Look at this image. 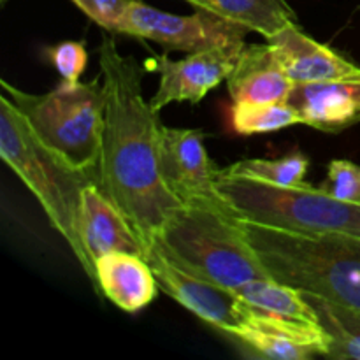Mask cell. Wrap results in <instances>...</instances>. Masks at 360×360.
<instances>
[{
    "label": "cell",
    "instance_id": "ba28073f",
    "mask_svg": "<svg viewBox=\"0 0 360 360\" xmlns=\"http://www.w3.org/2000/svg\"><path fill=\"white\" fill-rule=\"evenodd\" d=\"M204 139L206 134L199 129L162 127L160 167L164 181L181 204H207L232 211L218 192L220 169L207 157Z\"/></svg>",
    "mask_w": 360,
    "mask_h": 360
},
{
    "label": "cell",
    "instance_id": "603a6c76",
    "mask_svg": "<svg viewBox=\"0 0 360 360\" xmlns=\"http://www.w3.org/2000/svg\"><path fill=\"white\" fill-rule=\"evenodd\" d=\"M320 188L340 200L360 202V165L350 160H333Z\"/></svg>",
    "mask_w": 360,
    "mask_h": 360
},
{
    "label": "cell",
    "instance_id": "7c38bea8",
    "mask_svg": "<svg viewBox=\"0 0 360 360\" xmlns=\"http://www.w3.org/2000/svg\"><path fill=\"white\" fill-rule=\"evenodd\" d=\"M276 53L285 72L295 83L319 81H360V65L326 44H320L299 25L283 28L266 39Z\"/></svg>",
    "mask_w": 360,
    "mask_h": 360
},
{
    "label": "cell",
    "instance_id": "ffe728a7",
    "mask_svg": "<svg viewBox=\"0 0 360 360\" xmlns=\"http://www.w3.org/2000/svg\"><path fill=\"white\" fill-rule=\"evenodd\" d=\"M309 160L301 151H292L281 158H245L220 169L224 176L262 179L276 185H304Z\"/></svg>",
    "mask_w": 360,
    "mask_h": 360
},
{
    "label": "cell",
    "instance_id": "ac0fdd59",
    "mask_svg": "<svg viewBox=\"0 0 360 360\" xmlns=\"http://www.w3.org/2000/svg\"><path fill=\"white\" fill-rule=\"evenodd\" d=\"M304 294V292H302ZM330 336V359L360 360V309L304 294Z\"/></svg>",
    "mask_w": 360,
    "mask_h": 360
},
{
    "label": "cell",
    "instance_id": "9a60e30c",
    "mask_svg": "<svg viewBox=\"0 0 360 360\" xmlns=\"http://www.w3.org/2000/svg\"><path fill=\"white\" fill-rule=\"evenodd\" d=\"M292 86L294 81L285 72L269 42H245L234 70L227 77L232 102H287Z\"/></svg>",
    "mask_w": 360,
    "mask_h": 360
},
{
    "label": "cell",
    "instance_id": "5bb4252c",
    "mask_svg": "<svg viewBox=\"0 0 360 360\" xmlns=\"http://www.w3.org/2000/svg\"><path fill=\"white\" fill-rule=\"evenodd\" d=\"M95 290L127 313H137L157 297V278L146 257L115 252L95 260Z\"/></svg>",
    "mask_w": 360,
    "mask_h": 360
},
{
    "label": "cell",
    "instance_id": "484cf974",
    "mask_svg": "<svg viewBox=\"0 0 360 360\" xmlns=\"http://www.w3.org/2000/svg\"><path fill=\"white\" fill-rule=\"evenodd\" d=\"M186 2H190V0H186Z\"/></svg>",
    "mask_w": 360,
    "mask_h": 360
},
{
    "label": "cell",
    "instance_id": "7a4b0ae2",
    "mask_svg": "<svg viewBox=\"0 0 360 360\" xmlns=\"http://www.w3.org/2000/svg\"><path fill=\"white\" fill-rule=\"evenodd\" d=\"M241 224L273 280L360 309V236L292 232L248 220Z\"/></svg>",
    "mask_w": 360,
    "mask_h": 360
},
{
    "label": "cell",
    "instance_id": "6da1fadb",
    "mask_svg": "<svg viewBox=\"0 0 360 360\" xmlns=\"http://www.w3.org/2000/svg\"><path fill=\"white\" fill-rule=\"evenodd\" d=\"M112 35H104L97 49L105 94L97 185L151 246L171 211L181 202L162 176L164 125L143 95V69L134 56L118 51Z\"/></svg>",
    "mask_w": 360,
    "mask_h": 360
},
{
    "label": "cell",
    "instance_id": "cb8c5ba5",
    "mask_svg": "<svg viewBox=\"0 0 360 360\" xmlns=\"http://www.w3.org/2000/svg\"><path fill=\"white\" fill-rule=\"evenodd\" d=\"M94 23L109 34H120L130 0H70Z\"/></svg>",
    "mask_w": 360,
    "mask_h": 360
},
{
    "label": "cell",
    "instance_id": "3957f363",
    "mask_svg": "<svg viewBox=\"0 0 360 360\" xmlns=\"http://www.w3.org/2000/svg\"><path fill=\"white\" fill-rule=\"evenodd\" d=\"M153 243L185 271L232 290L271 278L246 238L241 218L221 207L181 204L171 211Z\"/></svg>",
    "mask_w": 360,
    "mask_h": 360
},
{
    "label": "cell",
    "instance_id": "d6986e66",
    "mask_svg": "<svg viewBox=\"0 0 360 360\" xmlns=\"http://www.w3.org/2000/svg\"><path fill=\"white\" fill-rule=\"evenodd\" d=\"M301 118L288 102H232L231 127L239 136H259L297 125Z\"/></svg>",
    "mask_w": 360,
    "mask_h": 360
},
{
    "label": "cell",
    "instance_id": "277c9868",
    "mask_svg": "<svg viewBox=\"0 0 360 360\" xmlns=\"http://www.w3.org/2000/svg\"><path fill=\"white\" fill-rule=\"evenodd\" d=\"M0 157L27 185L48 214L51 227L65 239L90 280V264L79 238V207L84 186L97 181L77 171L32 134L23 116L0 94Z\"/></svg>",
    "mask_w": 360,
    "mask_h": 360
},
{
    "label": "cell",
    "instance_id": "2e32d148",
    "mask_svg": "<svg viewBox=\"0 0 360 360\" xmlns=\"http://www.w3.org/2000/svg\"><path fill=\"white\" fill-rule=\"evenodd\" d=\"M188 4L266 39L297 25V16L287 0H190Z\"/></svg>",
    "mask_w": 360,
    "mask_h": 360
},
{
    "label": "cell",
    "instance_id": "4fadbf2b",
    "mask_svg": "<svg viewBox=\"0 0 360 360\" xmlns=\"http://www.w3.org/2000/svg\"><path fill=\"white\" fill-rule=\"evenodd\" d=\"M287 102L301 123L327 134H340L360 122V81L295 83Z\"/></svg>",
    "mask_w": 360,
    "mask_h": 360
},
{
    "label": "cell",
    "instance_id": "5b68a950",
    "mask_svg": "<svg viewBox=\"0 0 360 360\" xmlns=\"http://www.w3.org/2000/svg\"><path fill=\"white\" fill-rule=\"evenodd\" d=\"M2 95L23 116L32 134L70 167L97 176L104 132L102 76L88 83H62L48 94H27L0 79Z\"/></svg>",
    "mask_w": 360,
    "mask_h": 360
},
{
    "label": "cell",
    "instance_id": "7402d4cb",
    "mask_svg": "<svg viewBox=\"0 0 360 360\" xmlns=\"http://www.w3.org/2000/svg\"><path fill=\"white\" fill-rule=\"evenodd\" d=\"M46 58L65 83H79L86 70L88 51L84 41H62L55 46L44 48Z\"/></svg>",
    "mask_w": 360,
    "mask_h": 360
},
{
    "label": "cell",
    "instance_id": "d4e9b609",
    "mask_svg": "<svg viewBox=\"0 0 360 360\" xmlns=\"http://www.w3.org/2000/svg\"><path fill=\"white\" fill-rule=\"evenodd\" d=\"M0 2H6V0H0Z\"/></svg>",
    "mask_w": 360,
    "mask_h": 360
},
{
    "label": "cell",
    "instance_id": "9c48e42d",
    "mask_svg": "<svg viewBox=\"0 0 360 360\" xmlns=\"http://www.w3.org/2000/svg\"><path fill=\"white\" fill-rule=\"evenodd\" d=\"M146 260L164 294L190 313L231 336L245 323L243 299L232 288L207 281L172 262L157 245L150 246Z\"/></svg>",
    "mask_w": 360,
    "mask_h": 360
},
{
    "label": "cell",
    "instance_id": "44dd1931",
    "mask_svg": "<svg viewBox=\"0 0 360 360\" xmlns=\"http://www.w3.org/2000/svg\"><path fill=\"white\" fill-rule=\"evenodd\" d=\"M243 348H248L255 357L273 360H306L319 357V352L311 347L297 343L290 338L280 336L253 323H243L231 334Z\"/></svg>",
    "mask_w": 360,
    "mask_h": 360
},
{
    "label": "cell",
    "instance_id": "e0dca14e",
    "mask_svg": "<svg viewBox=\"0 0 360 360\" xmlns=\"http://www.w3.org/2000/svg\"><path fill=\"white\" fill-rule=\"evenodd\" d=\"M239 297L255 308L257 311L280 320L292 322L320 323L319 313L297 288L290 285L280 283L273 278L266 280H253L236 288Z\"/></svg>",
    "mask_w": 360,
    "mask_h": 360
},
{
    "label": "cell",
    "instance_id": "30bf717a",
    "mask_svg": "<svg viewBox=\"0 0 360 360\" xmlns=\"http://www.w3.org/2000/svg\"><path fill=\"white\" fill-rule=\"evenodd\" d=\"M243 44L245 42L188 53L181 60H172L167 55L153 56L151 62L160 74L158 90L150 101L155 111H160L172 102L197 104L202 101L213 88L231 76Z\"/></svg>",
    "mask_w": 360,
    "mask_h": 360
},
{
    "label": "cell",
    "instance_id": "8fae6325",
    "mask_svg": "<svg viewBox=\"0 0 360 360\" xmlns=\"http://www.w3.org/2000/svg\"><path fill=\"white\" fill-rule=\"evenodd\" d=\"M79 238L90 264V281L95 278V260L108 253L127 252L146 257L150 246L143 241L123 211L102 192L97 181L84 186L79 207Z\"/></svg>",
    "mask_w": 360,
    "mask_h": 360
},
{
    "label": "cell",
    "instance_id": "8992f818",
    "mask_svg": "<svg viewBox=\"0 0 360 360\" xmlns=\"http://www.w3.org/2000/svg\"><path fill=\"white\" fill-rule=\"evenodd\" d=\"M218 192L241 220L292 232H348L360 236V202H348L326 190L276 185L241 176H218Z\"/></svg>",
    "mask_w": 360,
    "mask_h": 360
},
{
    "label": "cell",
    "instance_id": "52a82bcc",
    "mask_svg": "<svg viewBox=\"0 0 360 360\" xmlns=\"http://www.w3.org/2000/svg\"><path fill=\"white\" fill-rule=\"evenodd\" d=\"M248 28L195 9L188 16L164 13L141 0H130L120 34L160 44L169 51L197 53L245 42Z\"/></svg>",
    "mask_w": 360,
    "mask_h": 360
}]
</instances>
